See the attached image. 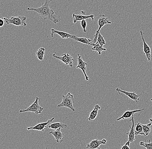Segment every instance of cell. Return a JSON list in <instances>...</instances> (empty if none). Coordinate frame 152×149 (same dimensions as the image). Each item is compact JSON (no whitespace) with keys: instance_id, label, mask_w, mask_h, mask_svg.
I'll list each match as a JSON object with an SVG mask.
<instances>
[{"instance_id":"52a82bcc","label":"cell","mask_w":152,"mask_h":149,"mask_svg":"<svg viewBox=\"0 0 152 149\" xmlns=\"http://www.w3.org/2000/svg\"><path fill=\"white\" fill-rule=\"evenodd\" d=\"M81 14L80 15H77L75 14H73L72 15L73 18H74V20L73 22L74 23H77V22L81 21L84 20H87L88 19H91L93 22L94 21V14H91L90 15L86 16V13L84 11H80Z\"/></svg>"},{"instance_id":"7c38bea8","label":"cell","mask_w":152,"mask_h":149,"mask_svg":"<svg viewBox=\"0 0 152 149\" xmlns=\"http://www.w3.org/2000/svg\"><path fill=\"white\" fill-rule=\"evenodd\" d=\"M60 128L55 131H52L49 132V134H52L55 137L56 140L58 143H62L64 141V133L62 132Z\"/></svg>"},{"instance_id":"d6986e66","label":"cell","mask_w":152,"mask_h":149,"mask_svg":"<svg viewBox=\"0 0 152 149\" xmlns=\"http://www.w3.org/2000/svg\"><path fill=\"white\" fill-rule=\"evenodd\" d=\"M67 125L62 122H55V123H52L49 124L47 126V128L49 129H52L56 130L59 128H66L67 127Z\"/></svg>"},{"instance_id":"d4e9b609","label":"cell","mask_w":152,"mask_h":149,"mask_svg":"<svg viewBox=\"0 0 152 149\" xmlns=\"http://www.w3.org/2000/svg\"><path fill=\"white\" fill-rule=\"evenodd\" d=\"M140 146L146 148V149H152V142H151V140H149L148 143L141 141L140 143Z\"/></svg>"},{"instance_id":"5bb4252c","label":"cell","mask_w":152,"mask_h":149,"mask_svg":"<svg viewBox=\"0 0 152 149\" xmlns=\"http://www.w3.org/2000/svg\"><path fill=\"white\" fill-rule=\"evenodd\" d=\"M51 36L52 37H54V35L55 34H57L59 35L63 39H67L69 38H72L74 35H71L68 33H65L64 32H62V31H59L56 29L52 28L51 29Z\"/></svg>"},{"instance_id":"ac0fdd59","label":"cell","mask_w":152,"mask_h":149,"mask_svg":"<svg viewBox=\"0 0 152 149\" xmlns=\"http://www.w3.org/2000/svg\"><path fill=\"white\" fill-rule=\"evenodd\" d=\"M71 39H74L75 41H78L84 44H87V45H91L92 44V40L90 39H86L85 38H79L76 36L74 35Z\"/></svg>"},{"instance_id":"7402d4cb","label":"cell","mask_w":152,"mask_h":149,"mask_svg":"<svg viewBox=\"0 0 152 149\" xmlns=\"http://www.w3.org/2000/svg\"><path fill=\"white\" fill-rule=\"evenodd\" d=\"M45 49L44 47H40L36 52V56L39 60L42 61L44 59Z\"/></svg>"},{"instance_id":"8fae6325","label":"cell","mask_w":152,"mask_h":149,"mask_svg":"<svg viewBox=\"0 0 152 149\" xmlns=\"http://www.w3.org/2000/svg\"><path fill=\"white\" fill-rule=\"evenodd\" d=\"M134 114L133 115L131 120L129 121H132V126H129L130 128V130L128 132V133H126V134L128 135V141L131 143H133L135 140V124H134Z\"/></svg>"},{"instance_id":"ba28073f","label":"cell","mask_w":152,"mask_h":149,"mask_svg":"<svg viewBox=\"0 0 152 149\" xmlns=\"http://www.w3.org/2000/svg\"><path fill=\"white\" fill-rule=\"evenodd\" d=\"M55 118L53 117L52 119H49L46 122H42L37 124L36 126L33 127H28L27 128L28 130H35L42 131L44 132L45 130V129L47 128V126L49 124H51L55 119Z\"/></svg>"},{"instance_id":"cb8c5ba5","label":"cell","mask_w":152,"mask_h":149,"mask_svg":"<svg viewBox=\"0 0 152 149\" xmlns=\"http://www.w3.org/2000/svg\"><path fill=\"white\" fill-rule=\"evenodd\" d=\"M97 42H98L100 45L103 47L104 45L106 44L105 40H104V36L102 35L100 33H99L97 39Z\"/></svg>"},{"instance_id":"277c9868","label":"cell","mask_w":152,"mask_h":149,"mask_svg":"<svg viewBox=\"0 0 152 149\" xmlns=\"http://www.w3.org/2000/svg\"><path fill=\"white\" fill-rule=\"evenodd\" d=\"M40 98L38 97H36V100L30 105L28 108L25 110H21L19 111L20 113H25V112H30L38 114L41 113L44 110V108L40 106L39 104Z\"/></svg>"},{"instance_id":"7a4b0ae2","label":"cell","mask_w":152,"mask_h":149,"mask_svg":"<svg viewBox=\"0 0 152 149\" xmlns=\"http://www.w3.org/2000/svg\"><path fill=\"white\" fill-rule=\"evenodd\" d=\"M5 22L7 25L13 24L17 26H26V17L25 16H18V17H12L10 18L3 17Z\"/></svg>"},{"instance_id":"484cf974","label":"cell","mask_w":152,"mask_h":149,"mask_svg":"<svg viewBox=\"0 0 152 149\" xmlns=\"http://www.w3.org/2000/svg\"><path fill=\"white\" fill-rule=\"evenodd\" d=\"M86 20H84L80 21L81 25L82 27L83 28V32L84 33H86V32H87L86 30V27L87 26Z\"/></svg>"},{"instance_id":"3957f363","label":"cell","mask_w":152,"mask_h":149,"mask_svg":"<svg viewBox=\"0 0 152 149\" xmlns=\"http://www.w3.org/2000/svg\"><path fill=\"white\" fill-rule=\"evenodd\" d=\"M74 95L70 93H68L66 95L62 96V101L57 106L58 107H66L69 108L73 112H75V110L73 107V103H75Z\"/></svg>"},{"instance_id":"5b68a950","label":"cell","mask_w":152,"mask_h":149,"mask_svg":"<svg viewBox=\"0 0 152 149\" xmlns=\"http://www.w3.org/2000/svg\"><path fill=\"white\" fill-rule=\"evenodd\" d=\"M98 23L99 27L98 29L96 32L95 36H94V40L93 41V43H96L98 34L99 33H100V31L101 28L105 25L111 24L112 21L110 20H109L107 17H105L104 14H101L99 17Z\"/></svg>"},{"instance_id":"83f0119b","label":"cell","mask_w":152,"mask_h":149,"mask_svg":"<svg viewBox=\"0 0 152 149\" xmlns=\"http://www.w3.org/2000/svg\"><path fill=\"white\" fill-rule=\"evenodd\" d=\"M4 24V20L3 19H0V27H2Z\"/></svg>"},{"instance_id":"9c48e42d","label":"cell","mask_w":152,"mask_h":149,"mask_svg":"<svg viewBox=\"0 0 152 149\" xmlns=\"http://www.w3.org/2000/svg\"><path fill=\"white\" fill-rule=\"evenodd\" d=\"M77 56L78 64L77 67H76V68L77 69L79 68V69H80L82 70L84 76H85L86 80L87 81H88L89 80V77L87 76L86 72V66L87 65V63L83 60L81 56L79 54H77Z\"/></svg>"},{"instance_id":"ffe728a7","label":"cell","mask_w":152,"mask_h":149,"mask_svg":"<svg viewBox=\"0 0 152 149\" xmlns=\"http://www.w3.org/2000/svg\"><path fill=\"white\" fill-rule=\"evenodd\" d=\"M91 45H92L93 47L92 48V50L95 51L96 53L98 52L99 55H101L102 51H105L107 50L106 48H103V47H102L98 42H96V43H92Z\"/></svg>"},{"instance_id":"4316f807","label":"cell","mask_w":152,"mask_h":149,"mask_svg":"<svg viewBox=\"0 0 152 149\" xmlns=\"http://www.w3.org/2000/svg\"><path fill=\"white\" fill-rule=\"evenodd\" d=\"M131 143H130L129 141H128V142H126V144H125V145H123L122 147H121V149H131L130 148H129V146H130V144Z\"/></svg>"},{"instance_id":"30bf717a","label":"cell","mask_w":152,"mask_h":149,"mask_svg":"<svg viewBox=\"0 0 152 149\" xmlns=\"http://www.w3.org/2000/svg\"><path fill=\"white\" fill-rule=\"evenodd\" d=\"M116 91L119 94H121V93L124 94L125 95L127 96H128L129 98L132 100L136 102H137L139 100L140 97L141 95H138L137 94H136L135 92H126V91L122 90V89H119V88H117V89H116Z\"/></svg>"},{"instance_id":"f546056e","label":"cell","mask_w":152,"mask_h":149,"mask_svg":"<svg viewBox=\"0 0 152 149\" xmlns=\"http://www.w3.org/2000/svg\"><path fill=\"white\" fill-rule=\"evenodd\" d=\"M150 121H151V122H152V118H150Z\"/></svg>"},{"instance_id":"603a6c76","label":"cell","mask_w":152,"mask_h":149,"mask_svg":"<svg viewBox=\"0 0 152 149\" xmlns=\"http://www.w3.org/2000/svg\"><path fill=\"white\" fill-rule=\"evenodd\" d=\"M142 129H143V132H144L145 136H147L150 134L151 132L152 123H150L147 125H142Z\"/></svg>"},{"instance_id":"d6a6232c","label":"cell","mask_w":152,"mask_h":149,"mask_svg":"<svg viewBox=\"0 0 152 149\" xmlns=\"http://www.w3.org/2000/svg\"></svg>"},{"instance_id":"6da1fadb","label":"cell","mask_w":152,"mask_h":149,"mask_svg":"<svg viewBox=\"0 0 152 149\" xmlns=\"http://www.w3.org/2000/svg\"><path fill=\"white\" fill-rule=\"evenodd\" d=\"M52 0H45V3L43 2L42 6L38 8L27 7L26 10H33L37 12L40 16L45 20H49L53 23L56 24L61 21V18L59 16L55 14L53 9L49 7Z\"/></svg>"},{"instance_id":"4dcf8cb0","label":"cell","mask_w":152,"mask_h":149,"mask_svg":"<svg viewBox=\"0 0 152 149\" xmlns=\"http://www.w3.org/2000/svg\"><path fill=\"white\" fill-rule=\"evenodd\" d=\"M48 145H47V148H46V149H48Z\"/></svg>"},{"instance_id":"e0dca14e","label":"cell","mask_w":152,"mask_h":149,"mask_svg":"<svg viewBox=\"0 0 152 149\" xmlns=\"http://www.w3.org/2000/svg\"><path fill=\"white\" fill-rule=\"evenodd\" d=\"M101 107H100L98 104L95 105L94 109L92 110V111L90 113V116H89V117L88 118V121H92L95 120L97 116L99 111L101 110Z\"/></svg>"},{"instance_id":"4fadbf2b","label":"cell","mask_w":152,"mask_h":149,"mask_svg":"<svg viewBox=\"0 0 152 149\" xmlns=\"http://www.w3.org/2000/svg\"><path fill=\"white\" fill-rule=\"evenodd\" d=\"M140 35H141V37H142V39L143 43V52L145 54V55L146 56V57L147 58V60L148 61H150L151 60V48L150 46L147 44V43L144 40V38H143V34H142V31H140Z\"/></svg>"},{"instance_id":"44dd1931","label":"cell","mask_w":152,"mask_h":149,"mask_svg":"<svg viewBox=\"0 0 152 149\" xmlns=\"http://www.w3.org/2000/svg\"><path fill=\"white\" fill-rule=\"evenodd\" d=\"M139 134L145 136L144 132H143L142 124H141L140 122L137 121L135 129V135L136 136L139 135Z\"/></svg>"},{"instance_id":"9a60e30c","label":"cell","mask_w":152,"mask_h":149,"mask_svg":"<svg viewBox=\"0 0 152 149\" xmlns=\"http://www.w3.org/2000/svg\"><path fill=\"white\" fill-rule=\"evenodd\" d=\"M144 109H139V110H134L132 111H127L124 112L123 114L119 118L117 119V121H119L121 119H124L125 118H130L132 117V115L134 114L137 113H140L144 110Z\"/></svg>"},{"instance_id":"1f68e13d","label":"cell","mask_w":152,"mask_h":149,"mask_svg":"<svg viewBox=\"0 0 152 149\" xmlns=\"http://www.w3.org/2000/svg\"><path fill=\"white\" fill-rule=\"evenodd\" d=\"M151 101H152V99H151Z\"/></svg>"},{"instance_id":"f1b7e54d","label":"cell","mask_w":152,"mask_h":149,"mask_svg":"<svg viewBox=\"0 0 152 149\" xmlns=\"http://www.w3.org/2000/svg\"><path fill=\"white\" fill-rule=\"evenodd\" d=\"M102 140V145H106V143H107V140H106V139H103Z\"/></svg>"},{"instance_id":"8992f818","label":"cell","mask_w":152,"mask_h":149,"mask_svg":"<svg viewBox=\"0 0 152 149\" xmlns=\"http://www.w3.org/2000/svg\"><path fill=\"white\" fill-rule=\"evenodd\" d=\"M52 56L55 58H56L61 61L65 65H68L71 67L73 66V61H75L73 58L72 56L66 53L63 54L61 56H57L56 55V53H55L52 55Z\"/></svg>"},{"instance_id":"2e32d148","label":"cell","mask_w":152,"mask_h":149,"mask_svg":"<svg viewBox=\"0 0 152 149\" xmlns=\"http://www.w3.org/2000/svg\"><path fill=\"white\" fill-rule=\"evenodd\" d=\"M101 145H102V140L95 139L92 140L89 144H87L86 148L87 149H102L99 148Z\"/></svg>"}]
</instances>
